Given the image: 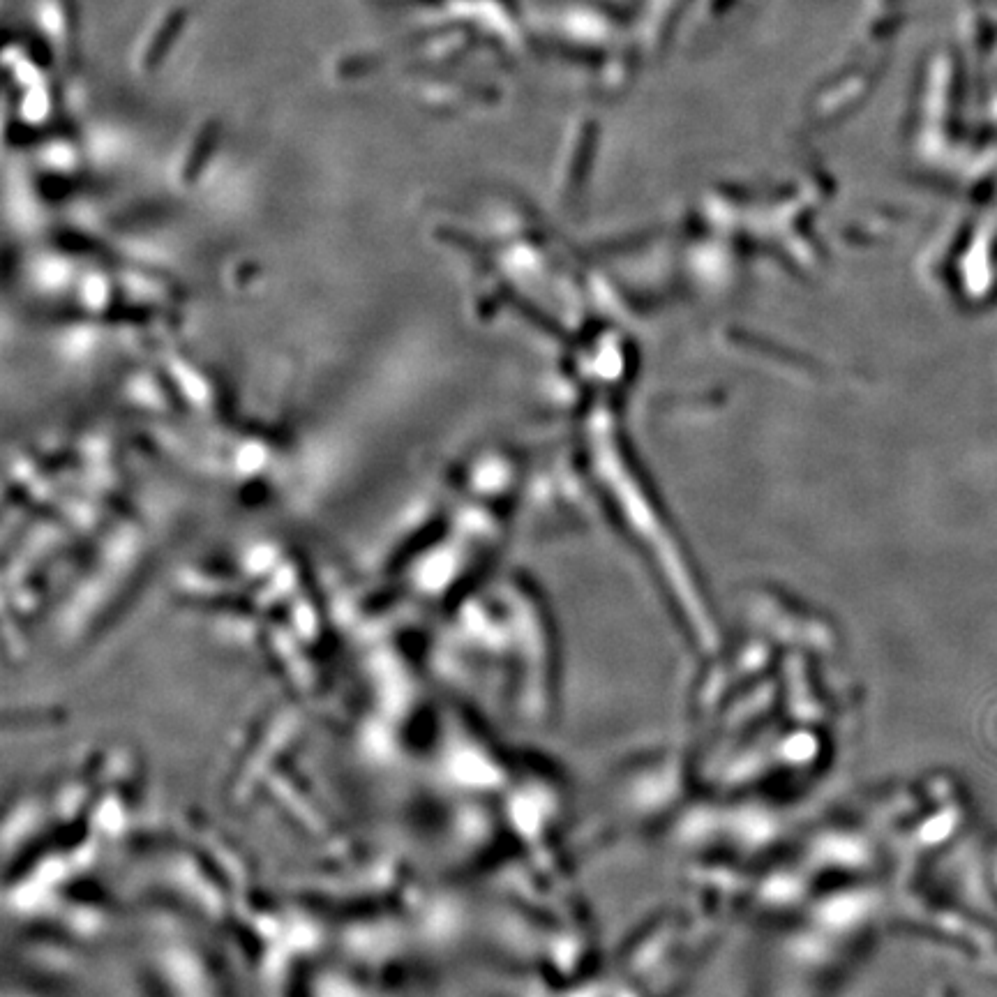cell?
Returning <instances> with one entry per match:
<instances>
[{
  "label": "cell",
  "instance_id": "obj_1",
  "mask_svg": "<svg viewBox=\"0 0 997 997\" xmlns=\"http://www.w3.org/2000/svg\"><path fill=\"white\" fill-rule=\"evenodd\" d=\"M187 21L190 12L183 5H162L151 14L130 49V67L137 77H151L160 70L187 28Z\"/></svg>",
  "mask_w": 997,
  "mask_h": 997
},
{
  "label": "cell",
  "instance_id": "obj_2",
  "mask_svg": "<svg viewBox=\"0 0 997 997\" xmlns=\"http://www.w3.org/2000/svg\"><path fill=\"white\" fill-rule=\"evenodd\" d=\"M33 24L58 67H72L79 54L77 0H33Z\"/></svg>",
  "mask_w": 997,
  "mask_h": 997
},
{
  "label": "cell",
  "instance_id": "obj_3",
  "mask_svg": "<svg viewBox=\"0 0 997 997\" xmlns=\"http://www.w3.org/2000/svg\"><path fill=\"white\" fill-rule=\"evenodd\" d=\"M386 63H388V51L384 49H374V47L349 49L333 58L331 77H335L337 81H344V84H354V81L374 77V74L384 70Z\"/></svg>",
  "mask_w": 997,
  "mask_h": 997
}]
</instances>
